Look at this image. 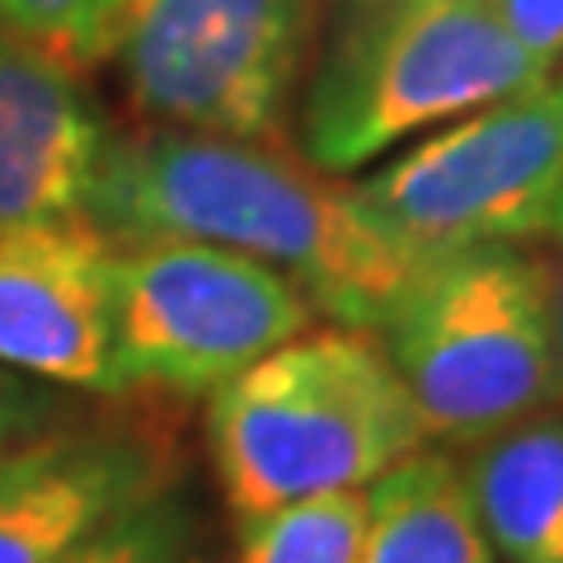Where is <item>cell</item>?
Wrapping results in <instances>:
<instances>
[{
    "label": "cell",
    "mask_w": 563,
    "mask_h": 563,
    "mask_svg": "<svg viewBox=\"0 0 563 563\" xmlns=\"http://www.w3.org/2000/svg\"><path fill=\"white\" fill-rule=\"evenodd\" d=\"M113 263L95 221L0 231V366L66 395H118Z\"/></svg>",
    "instance_id": "cell-9"
},
{
    "label": "cell",
    "mask_w": 563,
    "mask_h": 563,
    "mask_svg": "<svg viewBox=\"0 0 563 563\" xmlns=\"http://www.w3.org/2000/svg\"><path fill=\"white\" fill-rule=\"evenodd\" d=\"M357 563H493L465 470L446 451H413L366 488Z\"/></svg>",
    "instance_id": "cell-12"
},
{
    "label": "cell",
    "mask_w": 563,
    "mask_h": 563,
    "mask_svg": "<svg viewBox=\"0 0 563 563\" xmlns=\"http://www.w3.org/2000/svg\"><path fill=\"white\" fill-rule=\"evenodd\" d=\"M66 563H202V559L188 507L165 493V498L113 521L90 544H80Z\"/></svg>",
    "instance_id": "cell-15"
},
{
    "label": "cell",
    "mask_w": 563,
    "mask_h": 563,
    "mask_svg": "<svg viewBox=\"0 0 563 563\" xmlns=\"http://www.w3.org/2000/svg\"><path fill=\"white\" fill-rule=\"evenodd\" d=\"M422 442L428 432L385 343L343 324L258 357L207 409L211 470L235 521L376 484Z\"/></svg>",
    "instance_id": "cell-2"
},
{
    "label": "cell",
    "mask_w": 563,
    "mask_h": 563,
    "mask_svg": "<svg viewBox=\"0 0 563 563\" xmlns=\"http://www.w3.org/2000/svg\"><path fill=\"white\" fill-rule=\"evenodd\" d=\"M366 488H339L240 521L235 563H357L366 536Z\"/></svg>",
    "instance_id": "cell-13"
},
{
    "label": "cell",
    "mask_w": 563,
    "mask_h": 563,
    "mask_svg": "<svg viewBox=\"0 0 563 563\" xmlns=\"http://www.w3.org/2000/svg\"><path fill=\"white\" fill-rule=\"evenodd\" d=\"M550 240H563V188H559V202H554V217H550Z\"/></svg>",
    "instance_id": "cell-19"
},
{
    "label": "cell",
    "mask_w": 563,
    "mask_h": 563,
    "mask_svg": "<svg viewBox=\"0 0 563 563\" xmlns=\"http://www.w3.org/2000/svg\"><path fill=\"white\" fill-rule=\"evenodd\" d=\"M544 273V329H550V404L563 409V240L554 254H540Z\"/></svg>",
    "instance_id": "cell-18"
},
{
    "label": "cell",
    "mask_w": 563,
    "mask_h": 563,
    "mask_svg": "<svg viewBox=\"0 0 563 563\" xmlns=\"http://www.w3.org/2000/svg\"><path fill=\"white\" fill-rule=\"evenodd\" d=\"M550 76L507 29L498 0H343L306 95L301 141L314 169L347 174L432 122Z\"/></svg>",
    "instance_id": "cell-3"
},
{
    "label": "cell",
    "mask_w": 563,
    "mask_h": 563,
    "mask_svg": "<svg viewBox=\"0 0 563 563\" xmlns=\"http://www.w3.org/2000/svg\"><path fill=\"white\" fill-rule=\"evenodd\" d=\"M70 395L57 390V385H43V380H29L20 372H5L0 366V455L10 446L29 442L57 422H70Z\"/></svg>",
    "instance_id": "cell-16"
},
{
    "label": "cell",
    "mask_w": 563,
    "mask_h": 563,
    "mask_svg": "<svg viewBox=\"0 0 563 563\" xmlns=\"http://www.w3.org/2000/svg\"><path fill=\"white\" fill-rule=\"evenodd\" d=\"M314 324L291 277L202 240H132L113 263V390L217 395Z\"/></svg>",
    "instance_id": "cell-5"
},
{
    "label": "cell",
    "mask_w": 563,
    "mask_h": 563,
    "mask_svg": "<svg viewBox=\"0 0 563 563\" xmlns=\"http://www.w3.org/2000/svg\"><path fill=\"white\" fill-rule=\"evenodd\" d=\"M306 29L310 0H122L113 57L155 128L277 136Z\"/></svg>",
    "instance_id": "cell-7"
},
{
    "label": "cell",
    "mask_w": 563,
    "mask_h": 563,
    "mask_svg": "<svg viewBox=\"0 0 563 563\" xmlns=\"http://www.w3.org/2000/svg\"><path fill=\"white\" fill-rule=\"evenodd\" d=\"M179 437L161 413L57 422L0 455V563H66L169 493Z\"/></svg>",
    "instance_id": "cell-8"
},
{
    "label": "cell",
    "mask_w": 563,
    "mask_h": 563,
    "mask_svg": "<svg viewBox=\"0 0 563 563\" xmlns=\"http://www.w3.org/2000/svg\"><path fill=\"white\" fill-rule=\"evenodd\" d=\"M465 488L488 550L507 563H563V409L488 437Z\"/></svg>",
    "instance_id": "cell-11"
},
{
    "label": "cell",
    "mask_w": 563,
    "mask_h": 563,
    "mask_svg": "<svg viewBox=\"0 0 563 563\" xmlns=\"http://www.w3.org/2000/svg\"><path fill=\"white\" fill-rule=\"evenodd\" d=\"M109 141L80 76L0 29V231L90 221Z\"/></svg>",
    "instance_id": "cell-10"
},
{
    "label": "cell",
    "mask_w": 563,
    "mask_h": 563,
    "mask_svg": "<svg viewBox=\"0 0 563 563\" xmlns=\"http://www.w3.org/2000/svg\"><path fill=\"white\" fill-rule=\"evenodd\" d=\"M563 188V76L474 109L385 165L357 198L399 244L446 258L550 235Z\"/></svg>",
    "instance_id": "cell-6"
},
{
    "label": "cell",
    "mask_w": 563,
    "mask_h": 563,
    "mask_svg": "<svg viewBox=\"0 0 563 563\" xmlns=\"http://www.w3.org/2000/svg\"><path fill=\"white\" fill-rule=\"evenodd\" d=\"M90 221L113 244L202 240L258 258L343 329H385L404 291L437 258L413 254L277 136L151 128L113 132Z\"/></svg>",
    "instance_id": "cell-1"
},
{
    "label": "cell",
    "mask_w": 563,
    "mask_h": 563,
    "mask_svg": "<svg viewBox=\"0 0 563 563\" xmlns=\"http://www.w3.org/2000/svg\"><path fill=\"white\" fill-rule=\"evenodd\" d=\"M122 0H0V29L85 76L118 52Z\"/></svg>",
    "instance_id": "cell-14"
},
{
    "label": "cell",
    "mask_w": 563,
    "mask_h": 563,
    "mask_svg": "<svg viewBox=\"0 0 563 563\" xmlns=\"http://www.w3.org/2000/svg\"><path fill=\"white\" fill-rule=\"evenodd\" d=\"M507 29L517 33V43L531 57L554 70L563 57V0H498Z\"/></svg>",
    "instance_id": "cell-17"
},
{
    "label": "cell",
    "mask_w": 563,
    "mask_h": 563,
    "mask_svg": "<svg viewBox=\"0 0 563 563\" xmlns=\"http://www.w3.org/2000/svg\"><path fill=\"white\" fill-rule=\"evenodd\" d=\"M380 333L437 442H488L550 404L544 273L521 244L428 263Z\"/></svg>",
    "instance_id": "cell-4"
}]
</instances>
